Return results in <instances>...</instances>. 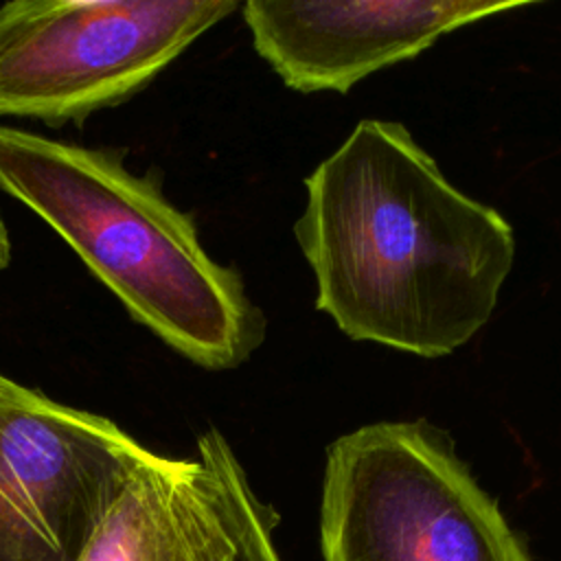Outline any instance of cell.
Instances as JSON below:
<instances>
[{"label":"cell","instance_id":"6da1fadb","mask_svg":"<svg viewBox=\"0 0 561 561\" xmlns=\"http://www.w3.org/2000/svg\"><path fill=\"white\" fill-rule=\"evenodd\" d=\"M305 188L294 234L316 307L344 335L443 357L489 322L513 267V228L456 188L401 123L359 121Z\"/></svg>","mask_w":561,"mask_h":561},{"label":"cell","instance_id":"7a4b0ae2","mask_svg":"<svg viewBox=\"0 0 561 561\" xmlns=\"http://www.w3.org/2000/svg\"><path fill=\"white\" fill-rule=\"evenodd\" d=\"M0 188L42 217L129 316L206 370L241 366L265 316L241 274L202 245L193 217L118 151L0 125Z\"/></svg>","mask_w":561,"mask_h":561},{"label":"cell","instance_id":"3957f363","mask_svg":"<svg viewBox=\"0 0 561 561\" xmlns=\"http://www.w3.org/2000/svg\"><path fill=\"white\" fill-rule=\"evenodd\" d=\"M320 541L324 561H530L449 443L410 421L329 445Z\"/></svg>","mask_w":561,"mask_h":561},{"label":"cell","instance_id":"277c9868","mask_svg":"<svg viewBox=\"0 0 561 561\" xmlns=\"http://www.w3.org/2000/svg\"><path fill=\"white\" fill-rule=\"evenodd\" d=\"M232 0H15L0 7V116L81 125L147 88Z\"/></svg>","mask_w":561,"mask_h":561},{"label":"cell","instance_id":"5b68a950","mask_svg":"<svg viewBox=\"0 0 561 561\" xmlns=\"http://www.w3.org/2000/svg\"><path fill=\"white\" fill-rule=\"evenodd\" d=\"M149 454L112 419L0 375V561H77Z\"/></svg>","mask_w":561,"mask_h":561},{"label":"cell","instance_id":"8992f818","mask_svg":"<svg viewBox=\"0 0 561 561\" xmlns=\"http://www.w3.org/2000/svg\"><path fill=\"white\" fill-rule=\"evenodd\" d=\"M524 0H248L256 53L296 92H348L364 77L412 59L443 35L524 7Z\"/></svg>","mask_w":561,"mask_h":561},{"label":"cell","instance_id":"52a82bcc","mask_svg":"<svg viewBox=\"0 0 561 561\" xmlns=\"http://www.w3.org/2000/svg\"><path fill=\"white\" fill-rule=\"evenodd\" d=\"M239 467L217 430L197 438L195 458L151 451L77 561H232L230 484Z\"/></svg>","mask_w":561,"mask_h":561},{"label":"cell","instance_id":"ba28073f","mask_svg":"<svg viewBox=\"0 0 561 561\" xmlns=\"http://www.w3.org/2000/svg\"><path fill=\"white\" fill-rule=\"evenodd\" d=\"M230 519L234 533L232 561H280L272 543V528L276 515L261 504L248 484L243 467L232 476L230 484Z\"/></svg>","mask_w":561,"mask_h":561},{"label":"cell","instance_id":"9c48e42d","mask_svg":"<svg viewBox=\"0 0 561 561\" xmlns=\"http://www.w3.org/2000/svg\"><path fill=\"white\" fill-rule=\"evenodd\" d=\"M11 261V241H9V232L4 228V221L0 217V272L9 265Z\"/></svg>","mask_w":561,"mask_h":561}]
</instances>
